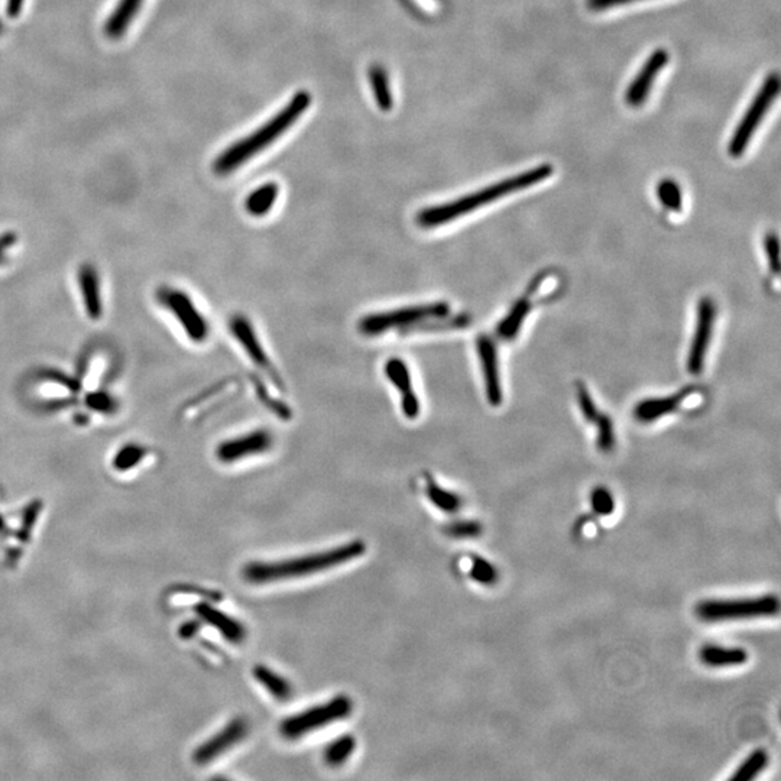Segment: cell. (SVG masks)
Segmentation results:
<instances>
[{
	"label": "cell",
	"mask_w": 781,
	"mask_h": 781,
	"mask_svg": "<svg viewBox=\"0 0 781 781\" xmlns=\"http://www.w3.org/2000/svg\"><path fill=\"white\" fill-rule=\"evenodd\" d=\"M366 553V544L362 540H352L347 543L315 553L303 554L297 558L281 560L252 561L243 568L242 575L251 585H270L278 581H297L320 575L323 571L351 563Z\"/></svg>",
	"instance_id": "6da1fadb"
},
{
	"label": "cell",
	"mask_w": 781,
	"mask_h": 781,
	"mask_svg": "<svg viewBox=\"0 0 781 781\" xmlns=\"http://www.w3.org/2000/svg\"><path fill=\"white\" fill-rule=\"evenodd\" d=\"M551 176H553V167L550 164L539 165L533 170L521 172L519 176L502 180L497 184H491V186L478 190L475 193L467 194V196L448 201V203L421 209L416 216V223L421 229L440 228L443 224L452 223L457 219H462L463 216H468L472 211H477L478 209L494 203L502 197L519 193L522 190L546 181Z\"/></svg>",
	"instance_id": "7a4b0ae2"
},
{
	"label": "cell",
	"mask_w": 781,
	"mask_h": 781,
	"mask_svg": "<svg viewBox=\"0 0 781 781\" xmlns=\"http://www.w3.org/2000/svg\"><path fill=\"white\" fill-rule=\"evenodd\" d=\"M310 105H312L310 93L298 91L284 109H281L262 128L256 129L252 135L235 142L226 151L221 152V157L213 164L214 172L218 176H229L241 169L245 162L252 159L255 155L267 149L278 138L283 137L304 115Z\"/></svg>",
	"instance_id": "3957f363"
},
{
	"label": "cell",
	"mask_w": 781,
	"mask_h": 781,
	"mask_svg": "<svg viewBox=\"0 0 781 781\" xmlns=\"http://www.w3.org/2000/svg\"><path fill=\"white\" fill-rule=\"evenodd\" d=\"M452 313L450 304L446 302L427 303V304L410 305L401 309L371 313L357 322V332L365 337H378L382 334L396 332L400 334H416L418 327L426 320L436 315Z\"/></svg>",
	"instance_id": "277c9868"
},
{
	"label": "cell",
	"mask_w": 781,
	"mask_h": 781,
	"mask_svg": "<svg viewBox=\"0 0 781 781\" xmlns=\"http://www.w3.org/2000/svg\"><path fill=\"white\" fill-rule=\"evenodd\" d=\"M354 711V702L346 694H337L329 701L314 704L298 714H291L280 724V734L288 741H298L322 731L336 722L349 718Z\"/></svg>",
	"instance_id": "5b68a950"
},
{
	"label": "cell",
	"mask_w": 781,
	"mask_h": 781,
	"mask_svg": "<svg viewBox=\"0 0 781 781\" xmlns=\"http://www.w3.org/2000/svg\"><path fill=\"white\" fill-rule=\"evenodd\" d=\"M778 606L780 603L775 595L748 600H709L697 603L696 615L704 622H724L771 617L778 612Z\"/></svg>",
	"instance_id": "8992f818"
},
{
	"label": "cell",
	"mask_w": 781,
	"mask_h": 781,
	"mask_svg": "<svg viewBox=\"0 0 781 781\" xmlns=\"http://www.w3.org/2000/svg\"><path fill=\"white\" fill-rule=\"evenodd\" d=\"M708 394L702 386L691 385L672 396L647 398L634 408V417L642 425H652L673 414L691 413L704 406Z\"/></svg>",
	"instance_id": "52a82bcc"
},
{
	"label": "cell",
	"mask_w": 781,
	"mask_h": 781,
	"mask_svg": "<svg viewBox=\"0 0 781 781\" xmlns=\"http://www.w3.org/2000/svg\"><path fill=\"white\" fill-rule=\"evenodd\" d=\"M158 302L167 312L171 313L182 332L193 344H204L211 336V324L206 315L199 310L193 298L186 291L174 287H162L158 291Z\"/></svg>",
	"instance_id": "ba28073f"
},
{
	"label": "cell",
	"mask_w": 781,
	"mask_h": 781,
	"mask_svg": "<svg viewBox=\"0 0 781 781\" xmlns=\"http://www.w3.org/2000/svg\"><path fill=\"white\" fill-rule=\"evenodd\" d=\"M778 91H780V77H778V74H771L764 81L760 91L754 98L753 103H751L750 108L736 127L733 138H731L728 148L731 157L739 158L745 152L755 130L760 127L761 120L764 119V116L777 98Z\"/></svg>",
	"instance_id": "9c48e42d"
},
{
	"label": "cell",
	"mask_w": 781,
	"mask_h": 781,
	"mask_svg": "<svg viewBox=\"0 0 781 781\" xmlns=\"http://www.w3.org/2000/svg\"><path fill=\"white\" fill-rule=\"evenodd\" d=\"M229 330H231V336L235 337L239 346L242 347V351L245 352L246 356L251 359V362L255 365L256 368L263 372L270 378V381L272 382L273 385L277 386V389L285 391V382L281 378L277 368L273 366V362L271 361L268 352L265 351L262 342L258 337L252 322L245 314L236 313L229 320Z\"/></svg>",
	"instance_id": "30bf717a"
},
{
	"label": "cell",
	"mask_w": 781,
	"mask_h": 781,
	"mask_svg": "<svg viewBox=\"0 0 781 781\" xmlns=\"http://www.w3.org/2000/svg\"><path fill=\"white\" fill-rule=\"evenodd\" d=\"M716 315H718V309L711 297H704L697 302L696 322H694V336H692L686 361V369L691 375H701L704 372V362L714 337Z\"/></svg>",
	"instance_id": "8fae6325"
},
{
	"label": "cell",
	"mask_w": 781,
	"mask_h": 781,
	"mask_svg": "<svg viewBox=\"0 0 781 781\" xmlns=\"http://www.w3.org/2000/svg\"><path fill=\"white\" fill-rule=\"evenodd\" d=\"M273 446V436L265 428L249 431L238 437L224 440L216 448V457L224 465L242 462L252 456L270 452Z\"/></svg>",
	"instance_id": "7c38bea8"
},
{
	"label": "cell",
	"mask_w": 781,
	"mask_h": 781,
	"mask_svg": "<svg viewBox=\"0 0 781 781\" xmlns=\"http://www.w3.org/2000/svg\"><path fill=\"white\" fill-rule=\"evenodd\" d=\"M478 361H479L482 378H484L485 396L492 406H499L504 401L502 393L501 369L498 356L497 342L489 334H479L475 342Z\"/></svg>",
	"instance_id": "4fadbf2b"
},
{
	"label": "cell",
	"mask_w": 781,
	"mask_h": 781,
	"mask_svg": "<svg viewBox=\"0 0 781 781\" xmlns=\"http://www.w3.org/2000/svg\"><path fill=\"white\" fill-rule=\"evenodd\" d=\"M249 733L248 722L243 718L231 719L228 725L207 739L206 743L199 745L194 751L193 758L199 766H207L221 758L223 754L233 750L238 744L242 743Z\"/></svg>",
	"instance_id": "5bb4252c"
},
{
	"label": "cell",
	"mask_w": 781,
	"mask_h": 781,
	"mask_svg": "<svg viewBox=\"0 0 781 781\" xmlns=\"http://www.w3.org/2000/svg\"><path fill=\"white\" fill-rule=\"evenodd\" d=\"M384 375L393 384L401 396V411L406 420H417L421 414V404L414 389L410 368L401 357H391L384 365Z\"/></svg>",
	"instance_id": "9a60e30c"
},
{
	"label": "cell",
	"mask_w": 781,
	"mask_h": 781,
	"mask_svg": "<svg viewBox=\"0 0 781 781\" xmlns=\"http://www.w3.org/2000/svg\"><path fill=\"white\" fill-rule=\"evenodd\" d=\"M669 51L667 49H657L652 56L648 57L642 70L638 71L634 80L628 86L625 93V102L631 108H638L644 105L648 95L653 88V83L659 76L660 71L666 67L669 63Z\"/></svg>",
	"instance_id": "2e32d148"
},
{
	"label": "cell",
	"mask_w": 781,
	"mask_h": 781,
	"mask_svg": "<svg viewBox=\"0 0 781 781\" xmlns=\"http://www.w3.org/2000/svg\"><path fill=\"white\" fill-rule=\"evenodd\" d=\"M537 298L540 300L534 288L529 285L526 293L512 304L511 309L504 315V319L498 323L497 330H495L498 339L511 342L519 336L524 323L533 312Z\"/></svg>",
	"instance_id": "e0dca14e"
},
{
	"label": "cell",
	"mask_w": 781,
	"mask_h": 781,
	"mask_svg": "<svg viewBox=\"0 0 781 781\" xmlns=\"http://www.w3.org/2000/svg\"><path fill=\"white\" fill-rule=\"evenodd\" d=\"M78 288H80L81 302L85 305L86 314L95 322L102 319V284H100L98 270L91 263H85L78 270Z\"/></svg>",
	"instance_id": "ac0fdd59"
},
{
	"label": "cell",
	"mask_w": 781,
	"mask_h": 781,
	"mask_svg": "<svg viewBox=\"0 0 781 781\" xmlns=\"http://www.w3.org/2000/svg\"><path fill=\"white\" fill-rule=\"evenodd\" d=\"M196 612L200 615L201 620L206 621L207 624L216 628L231 644H242L245 642L246 628L241 621L231 618L228 613L221 612L216 608H211L207 603L197 605Z\"/></svg>",
	"instance_id": "d6986e66"
},
{
	"label": "cell",
	"mask_w": 781,
	"mask_h": 781,
	"mask_svg": "<svg viewBox=\"0 0 781 781\" xmlns=\"http://www.w3.org/2000/svg\"><path fill=\"white\" fill-rule=\"evenodd\" d=\"M278 196H280V187L277 182H267L258 187L246 197V213L252 218H265L277 203Z\"/></svg>",
	"instance_id": "ffe728a7"
},
{
	"label": "cell",
	"mask_w": 781,
	"mask_h": 781,
	"mask_svg": "<svg viewBox=\"0 0 781 781\" xmlns=\"http://www.w3.org/2000/svg\"><path fill=\"white\" fill-rule=\"evenodd\" d=\"M142 2L144 0H119L116 5L115 11L106 22V36H110V38L122 36L127 32L130 22L134 21L135 16L139 12Z\"/></svg>",
	"instance_id": "44dd1931"
},
{
	"label": "cell",
	"mask_w": 781,
	"mask_h": 781,
	"mask_svg": "<svg viewBox=\"0 0 781 781\" xmlns=\"http://www.w3.org/2000/svg\"><path fill=\"white\" fill-rule=\"evenodd\" d=\"M253 677L277 701L287 702L294 694L290 682L265 664H256L253 669Z\"/></svg>",
	"instance_id": "7402d4cb"
},
{
	"label": "cell",
	"mask_w": 781,
	"mask_h": 781,
	"mask_svg": "<svg viewBox=\"0 0 781 781\" xmlns=\"http://www.w3.org/2000/svg\"><path fill=\"white\" fill-rule=\"evenodd\" d=\"M701 660L711 667L741 666L748 660V653L743 648L718 647L706 645L702 648Z\"/></svg>",
	"instance_id": "603a6c76"
},
{
	"label": "cell",
	"mask_w": 781,
	"mask_h": 781,
	"mask_svg": "<svg viewBox=\"0 0 781 781\" xmlns=\"http://www.w3.org/2000/svg\"><path fill=\"white\" fill-rule=\"evenodd\" d=\"M425 489L431 504L435 505L436 509H440V511L455 514L462 509V498L455 492L448 491L442 485H438L437 480L433 479V478H426Z\"/></svg>",
	"instance_id": "cb8c5ba5"
},
{
	"label": "cell",
	"mask_w": 781,
	"mask_h": 781,
	"mask_svg": "<svg viewBox=\"0 0 781 781\" xmlns=\"http://www.w3.org/2000/svg\"><path fill=\"white\" fill-rule=\"evenodd\" d=\"M369 83H371L372 93L375 98L376 105L382 112H389L393 109L394 98L391 85H389L388 74L385 68L378 64L369 68Z\"/></svg>",
	"instance_id": "d4e9b609"
},
{
	"label": "cell",
	"mask_w": 781,
	"mask_h": 781,
	"mask_svg": "<svg viewBox=\"0 0 781 781\" xmlns=\"http://www.w3.org/2000/svg\"><path fill=\"white\" fill-rule=\"evenodd\" d=\"M355 751H356V738L351 734H344L327 744L323 751V758L330 767H340L351 760Z\"/></svg>",
	"instance_id": "484cf974"
},
{
	"label": "cell",
	"mask_w": 781,
	"mask_h": 781,
	"mask_svg": "<svg viewBox=\"0 0 781 781\" xmlns=\"http://www.w3.org/2000/svg\"><path fill=\"white\" fill-rule=\"evenodd\" d=\"M657 197L660 204L672 213H680L683 209V194L679 182L672 179H664L657 186Z\"/></svg>",
	"instance_id": "4316f807"
},
{
	"label": "cell",
	"mask_w": 781,
	"mask_h": 781,
	"mask_svg": "<svg viewBox=\"0 0 781 781\" xmlns=\"http://www.w3.org/2000/svg\"><path fill=\"white\" fill-rule=\"evenodd\" d=\"M767 751L757 750L748 755L745 761L739 766L735 775L731 777L733 781H750L757 777L764 768L767 767Z\"/></svg>",
	"instance_id": "83f0119b"
},
{
	"label": "cell",
	"mask_w": 781,
	"mask_h": 781,
	"mask_svg": "<svg viewBox=\"0 0 781 781\" xmlns=\"http://www.w3.org/2000/svg\"><path fill=\"white\" fill-rule=\"evenodd\" d=\"M593 426L596 427V446L603 453L612 452L615 445H617L612 418L601 413L598 418L593 421Z\"/></svg>",
	"instance_id": "f1b7e54d"
},
{
	"label": "cell",
	"mask_w": 781,
	"mask_h": 781,
	"mask_svg": "<svg viewBox=\"0 0 781 781\" xmlns=\"http://www.w3.org/2000/svg\"><path fill=\"white\" fill-rule=\"evenodd\" d=\"M147 450L139 445H127L120 447L113 459V468L119 472H127L138 467L144 460Z\"/></svg>",
	"instance_id": "f546056e"
},
{
	"label": "cell",
	"mask_w": 781,
	"mask_h": 781,
	"mask_svg": "<svg viewBox=\"0 0 781 781\" xmlns=\"http://www.w3.org/2000/svg\"><path fill=\"white\" fill-rule=\"evenodd\" d=\"M576 398H578V406L581 417L585 418L591 425H593V421L598 418L601 410L598 404L593 400L592 394L589 391L585 382H578L576 384Z\"/></svg>",
	"instance_id": "4dcf8cb0"
},
{
	"label": "cell",
	"mask_w": 781,
	"mask_h": 781,
	"mask_svg": "<svg viewBox=\"0 0 781 781\" xmlns=\"http://www.w3.org/2000/svg\"><path fill=\"white\" fill-rule=\"evenodd\" d=\"M764 255L771 275L780 277V241L776 231H767L764 236Z\"/></svg>",
	"instance_id": "1f68e13d"
},
{
	"label": "cell",
	"mask_w": 781,
	"mask_h": 781,
	"mask_svg": "<svg viewBox=\"0 0 781 781\" xmlns=\"http://www.w3.org/2000/svg\"><path fill=\"white\" fill-rule=\"evenodd\" d=\"M469 576L480 585H494L498 581V570L494 564L482 558H473L470 563Z\"/></svg>",
	"instance_id": "d6a6232c"
},
{
	"label": "cell",
	"mask_w": 781,
	"mask_h": 781,
	"mask_svg": "<svg viewBox=\"0 0 781 781\" xmlns=\"http://www.w3.org/2000/svg\"><path fill=\"white\" fill-rule=\"evenodd\" d=\"M86 406L96 413L113 414L118 410V401L105 391H96L86 396Z\"/></svg>",
	"instance_id": "836d02e7"
},
{
	"label": "cell",
	"mask_w": 781,
	"mask_h": 781,
	"mask_svg": "<svg viewBox=\"0 0 781 781\" xmlns=\"http://www.w3.org/2000/svg\"><path fill=\"white\" fill-rule=\"evenodd\" d=\"M253 384H255L256 394H258V398L262 400V403L270 408L271 413L277 414L278 417L281 418H290L291 417V410L288 408L285 404L281 403V401L275 400L272 396L267 391V386L263 385L261 379L253 378Z\"/></svg>",
	"instance_id": "e575fe53"
},
{
	"label": "cell",
	"mask_w": 781,
	"mask_h": 781,
	"mask_svg": "<svg viewBox=\"0 0 781 781\" xmlns=\"http://www.w3.org/2000/svg\"><path fill=\"white\" fill-rule=\"evenodd\" d=\"M446 533L453 539H473L482 533V526L477 521H457L447 526Z\"/></svg>",
	"instance_id": "d590c367"
},
{
	"label": "cell",
	"mask_w": 781,
	"mask_h": 781,
	"mask_svg": "<svg viewBox=\"0 0 781 781\" xmlns=\"http://www.w3.org/2000/svg\"><path fill=\"white\" fill-rule=\"evenodd\" d=\"M591 502H592V509L596 514L611 515L613 512V509H615L612 495L605 488H596V489H593Z\"/></svg>",
	"instance_id": "8d00e7d4"
},
{
	"label": "cell",
	"mask_w": 781,
	"mask_h": 781,
	"mask_svg": "<svg viewBox=\"0 0 781 781\" xmlns=\"http://www.w3.org/2000/svg\"><path fill=\"white\" fill-rule=\"evenodd\" d=\"M18 243V236L14 231H5L0 235V265L6 262L7 253Z\"/></svg>",
	"instance_id": "74e56055"
},
{
	"label": "cell",
	"mask_w": 781,
	"mask_h": 781,
	"mask_svg": "<svg viewBox=\"0 0 781 781\" xmlns=\"http://www.w3.org/2000/svg\"><path fill=\"white\" fill-rule=\"evenodd\" d=\"M49 381L57 382V384H61V385L67 386L70 391L76 393L80 389V384H78L76 379L71 378V376L64 375L61 372L49 371L48 375L46 376Z\"/></svg>",
	"instance_id": "f35d334b"
},
{
	"label": "cell",
	"mask_w": 781,
	"mask_h": 781,
	"mask_svg": "<svg viewBox=\"0 0 781 781\" xmlns=\"http://www.w3.org/2000/svg\"><path fill=\"white\" fill-rule=\"evenodd\" d=\"M637 0H588V7L591 11L600 12L611 9V7L621 6V5L631 4Z\"/></svg>",
	"instance_id": "ab89813d"
},
{
	"label": "cell",
	"mask_w": 781,
	"mask_h": 781,
	"mask_svg": "<svg viewBox=\"0 0 781 781\" xmlns=\"http://www.w3.org/2000/svg\"><path fill=\"white\" fill-rule=\"evenodd\" d=\"M22 5H24V0H7V15L11 18H16L21 14Z\"/></svg>",
	"instance_id": "60d3db41"
},
{
	"label": "cell",
	"mask_w": 781,
	"mask_h": 781,
	"mask_svg": "<svg viewBox=\"0 0 781 781\" xmlns=\"http://www.w3.org/2000/svg\"><path fill=\"white\" fill-rule=\"evenodd\" d=\"M2 32H4V25L0 22V34H2Z\"/></svg>",
	"instance_id": "b9f144b4"
}]
</instances>
